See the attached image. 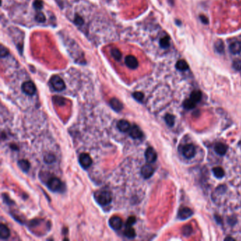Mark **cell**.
Segmentation results:
<instances>
[{"instance_id": "6da1fadb", "label": "cell", "mask_w": 241, "mask_h": 241, "mask_svg": "<svg viewBox=\"0 0 241 241\" xmlns=\"http://www.w3.org/2000/svg\"><path fill=\"white\" fill-rule=\"evenodd\" d=\"M97 202L101 206H106L112 202V197L111 192L108 190H100L95 194Z\"/></svg>"}, {"instance_id": "7a4b0ae2", "label": "cell", "mask_w": 241, "mask_h": 241, "mask_svg": "<svg viewBox=\"0 0 241 241\" xmlns=\"http://www.w3.org/2000/svg\"><path fill=\"white\" fill-rule=\"evenodd\" d=\"M50 83H51L53 88L55 91H62L66 88L65 83L64 82L62 79H61L60 76H57V75H55V76H52L51 77Z\"/></svg>"}, {"instance_id": "3957f363", "label": "cell", "mask_w": 241, "mask_h": 241, "mask_svg": "<svg viewBox=\"0 0 241 241\" xmlns=\"http://www.w3.org/2000/svg\"><path fill=\"white\" fill-rule=\"evenodd\" d=\"M47 186L52 192H60L62 190V183L57 178H51L47 183Z\"/></svg>"}, {"instance_id": "277c9868", "label": "cell", "mask_w": 241, "mask_h": 241, "mask_svg": "<svg viewBox=\"0 0 241 241\" xmlns=\"http://www.w3.org/2000/svg\"><path fill=\"white\" fill-rule=\"evenodd\" d=\"M22 91L24 93L28 96H33L36 93V86L32 81H26L22 84Z\"/></svg>"}, {"instance_id": "5b68a950", "label": "cell", "mask_w": 241, "mask_h": 241, "mask_svg": "<svg viewBox=\"0 0 241 241\" xmlns=\"http://www.w3.org/2000/svg\"><path fill=\"white\" fill-rule=\"evenodd\" d=\"M79 163L81 167L84 169H87L92 164V159L91 156L86 153H83L79 156Z\"/></svg>"}, {"instance_id": "8992f818", "label": "cell", "mask_w": 241, "mask_h": 241, "mask_svg": "<svg viewBox=\"0 0 241 241\" xmlns=\"http://www.w3.org/2000/svg\"><path fill=\"white\" fill-rule=\"evenodd\" d=\"M183 156L187 159H192L195 155V148L193 144H187L183 148Z\"/></svg>"}, {"instance_id": "52a82bcc", "label": "cell", "mask_w": 241, "mask_h": 241, "mask_svg": "<svg viewBox=\"0 0 241 241\" xmlns=\"http://www.w3.org/2000/svg\"><path fill=\"white\" fill-rule=\"evenodd\" d=\"M122 224V220L121 218L118 217V216H112L109 220L110 226H111L112 229L116 230V231H117V230H120L121 229Z\"/></svg>"}, {"instance_id": "ba28073f", "label": "cell", "mask_w": 241, "mask_h": 241, "mask_svg": "<svg viewBox=\"0 0 241 241\" xmlns=\"http://www.w3.org/2000/svg\"><path fill=\"white\" fill-rule=\"evenodd\" d=\"M145 159L148 163H152L157 159V154L152 147H149L145 151Z\"/></svg>"}, {"instance_id": "9c48e42d", "label": "cell", "mask_w": 241, "mask_h": 241, "mask_svg": "<svg viewBox=\"0 0 241 241\" xmlns=\"http://www.w3.org/2000/svg\"><path fill=\"white\" fill-rule=\"evenodd\" d=\"M125 65H127V67L132 69H135L138 67L139 62L137 59L133 55H127L125 57Z\"/></svg>"}, {"instance_id": "30bf717a", "label": "cell", "mask_w": 241, "mask_h": 241, "mask_svg": "<svg viewBox=\"0 0 241 241\" xmlns=\"http://www.w3.org/2000/svg\"><path fill=\"white\" fill-rule=\"evenodd\" d=\"M130 135L132 138L138 139H141L143 136V132L142 131L140 130L137 125H134L132 127H131L130 130Z\"/></svg>"}, {"instance_id": "8fae6325", "label": "cell", "mask_w": 241, "mask_h": 241, "mask_svg": "<svg viewBox=\"0 0 241 241\" xmlns=\"http://www.w3.org/2000/svg\"><path fill=\"white\" fill-rule=\"evenodd\" d=\"M154 173V168L149 164L144 165V166L141 168V173L144 178L148 179L149 178H151V177L153 175Z\"/></svg>"}, {"instance_id": "7c38bea8", "label": "cell", "mask_w": 241, "mask_h": 241, "mask_svg": "<svg viewBox=\"0 0 241 241\" xmlns=\"http://www.w3.org/2000/svg\"><path fill=\"white\" fill-rule=\"evenodd\" d=\"M193 214L192 211L188 207H183L180 209L178 212V217L181 220H184L189 217H191Z\"/></svg>"}, {"instance_id": "4fadbf2b", "label": "cell", "mask_w": 241, "mask_h": 241, "mask_svg": "<svg viewBox=\"0 0 241 241\" xmlns=\"http://www.w3.org/2000/svg\"><path fill=\"white\" fill-rule=\"evenodd\" d=\"M117 127L122 132H126L129 131L131 128L130 122L125 120H120L117 123Z\"/></svg>"}, {"instance_id": "5bb4252c", "label": "cell", "mask_w": 241, "mask_h": 241, "mask_svg": "<svg viewBox=\"0 0 241 241\" xmlns=\"http://www.w3.org/2000/svg\"><path fill=\"white\" fill-rule=\"evenodd\" d=\"M110 105H111V108L116 112L121 111L123 108L122 103L120 102L117 98H113L110 101Z\"/></svg>"}, {"instance_id": "9a60e30c", "label": "cell", "mask_w": 241, "mask_h": 241, "mask_svg": "<svg viewBox=\"0 0 241 241\" xmlns=\"http://www.w3.org/2000/svg\"><path fill=\"white\" fill-rule=\"evenodd\" d=\"M229 50L234 55L240 54L241 52V41L232 42L229 46Z\"/></svg>"}, {"instance_id": "2e32d148", "label": "cell", "mask_w": 241, "mask_h": 241, "mask_svg": "<svg viewBox=\"0 0 241 241\" xmlns=\"http://www.w3.org/2000/svg\"><path fill=\"white\" fill-rule=\"evenodd\" d=\"M228 147L226 145H225L224 144L219 142L216 144L215 146H214V151H216V154H218L220 156H224L226 154Z\"/></svg>"}, {"instance_id": "e0dca14e", "label": "cell", "mask_w": 241, "mask_h": 241, "mask_svg": "<svg viewBox=\"0 0 241 241\" xmlns=\"http://www.w3.org/2000/svg\"><path fill=\"white\" fill-rule=\"evenodd\" d=\"M10 235V231L7 226L2 224L0 225V238L2 239H7Z\"/></svg>"}, {"instance_id": "ac0fdd59", "label": "cell", "mask_w": 241, "mask_h": 241, "mask_svg": "<svg viewBox=\"0 0 241 241\" xmlns=\"http://www.w3.org/2000/svg\"><path fill=\"white\" fill-rule=\"evenodd\" d=\"M18 167H19L25 173H27L29 170V169H30V167H31L30 163H29L27 160H25V159L18 160Z\"/></svg>"}, {"instance_id": "d6986e66", "label": "cell", "mask_w": 241, "mask_h": 241, "mask_svg": "<svg viewBox=\"0 0 241 241\" xmlns=\"http://www.w3.org/2000/svg\"><path fill=\"white\" fill-rule=\"evenodd\" d=\"M175 67L179 71H187V69H189V65L184 60H180L177 61Z\"/></svg>"}, {"instance_id": "ffe728a7", "label": "cell", "mask_w": 241, "mask_h": 241, "mask_svg": "<svg viewBox=\"0 0 241 241\" xmlns=\"http://www.w3.org/2000/svg\"><path fill=\"white\" fill-rule=\"evenodd\" d=\"M124 235L128 238H134L136 236V233L134 229L132 227H126V229L124 232Z\"/></svg>"}, {"instance_id": "44dd1931", "label": "cell", "mask_w": 241, "mask_h": 241, "mask_svg": "<svg viewBox=\"0 0 241 241\" xmlns=\"http://www.w3.org/2000/svg\"><path fill=\"white\" fill-rule=\"evenodd\" d=\"M201 98H202V93L199 91H194L190 95V99H192L195 103L199 102Z\"/></svg>"}, {"instance_id": "7402d4cb", "label": "cell", "mask_w": 241, "mask_h": 241, "mask_svg": "<svg viewBox=\"0 0 241 241\" xmlns=\"http://www.w3.org/2000/svg\"><path fill=\"white\" fill-rule=\"evenodd\" d=\"M160 46L162 48H164V49H166V48L169 47L170 46V37L168 36H165L162 37L161 39L160 40L159 42Z\"/></svg>"}, {"instance_id": "603a6c76", "label": "cell", "mask_w": 241, "mask_h": 241, "mask_svg": "<svg viewBox=\"0 0 241 241\" xmlns=\"http://www.w3.org/2000/svg\"><path fill=\"white\" fill-rule=\"evenodd\" d=\"M214 176L217 178H222L224 176V170L221 167H215L213 168Z\"/></svg>"}, {"instance_id": "cb8c5ba5", "label": "cell", "mask_w": 241, "mask_h": 241, "mask_svg": "<svg viewBox=\"0 0 241 241\" xmlns=\"http://www.w3.org/2000/svg\"><path fill=\"white\" fill-rule=\"evenodd\" d=\"M214 47H215L216 51L218 53H220V54H222L224 52V42L221 41V40H219V41H216L215 45H214Z\"/></svg>"}, {"instance_id": "d4e9b609", "label": "cell", "mask_w": 241, "mask_h": 241, "mask_svg": "<svg viewBox=\"0 0 241 241\" xmlns=\"http://www.w3.org/2000/svg\"><path fill=\"white\" fill-rule=\"evenodd\" d=\"M111 55L115 60L117 61H120L122 58V53L117 48H112L111 50Z\"/></svg>"}, {"instance_id": "484cf974", "label": "cell", "mask_w": 241, "mask_h": 241, "mask_svg": "<svg viewBox=\"0 0 241 241\" xmlns=\"http://www.w3.org/2000/svg\"><path fill=\"white\" fill-rule=\"evenodd\" d=\"M195 104L196 103L194 102L192 99H187L184 101L183 103V106L184 107V108H186L187 110H191L193 109L195 107Z\"/></svg>"}, {"instance_id": "4316f807", "label": "cell", "mask_w": 241, "mask_h": 241, "mask_svg": "<svg viewBox=\"0 0 241 241\" xmlns=\"http://www.w3.org/2000/svg\"><path fill=\"white\" fill-rule=\"evenodd\" d=\"M165 121L167 123V125L170 127H173L175 123V117L170 114H167L165 116Z\"/></svg>"}, {"instance_id": "83f0119b", "label": "cell", "mask_w": 241, "mask_h": 241, "mask_svg": "<svg viewBox=\"0 0 241 241\" xmlns=\"http://www.w3.org/2000/svg\"><path fill=\"white\" fill-rule=\"evenodd\" d=\"M44 160L46 163L50 164V163H52L55 161V156L51 154H47L46 156L44 157Z\"/></svg>"}, {"instance_id": "f1b7e54d", "label": "cell", "mask_w": 241, "mask_h": 241, "mask_svg": "<svg viewBox=\"0 0 241 241\" xmlns=\"http://www.w3.org/2000/svg\"><path fill=\"white\" fill-rule=\"evenodd\" d=\"M35 19L39 23H43L45 21V16L44 15L43 13L38 12L37 13L36 17H35Z\"/></svg>"}, {"instance_id": "f546056e", "label": "cell", "mask_w": 241, "mask_h": 241, "mask_svg": "<svg viewBox=\"0 0 241 241\" xmlns=\"http://www.w3.org/2000/svg\"><path fill=\"white\" fill-rule=\"evenodd\" d=\"M133 97L135 98L136 101H139V102H141L143 101V99L144 98V95L143 93L139 92V91H136L132 94Z\"/></svg>"}, {"instance_id": "4dcf8cb0", "label": "cell", "mask_w": 241, "mask_h": 241, "mask_svg": "<svg viewBox=\"0 0 241 241\" xmlns=\"http://www.w3.org/2000/svg\"><path fill=\"white\" fill-rule=\"evenodd\" d=\"M233 67L237 71L241 70V60L240 59H237L233 61Z\"/></svg>"}, {"instance_id": "1f68e13d", "label": "cell", "mask_w": 241, "mask_h": 241, "mask_svg": "<svg viewBox=\"0 0 241 241\" xmlns=\"http://www.w3.org/2000/svg\"><path fill=\"white\" fill-rule=\"evenodd\" d=\"M135 222H136V219L135 216H130V217L128 218L127 221H126L125 226L126 227H132L133 225L135 224Z\"/></svg>"}, {"instance_id": "d6a6232c", "label": "cell", "mask_w": 241, "mask_h": 241, "mask_svg": "<svg viewBox=\"0 0 241 241\" xmlns=\"http://www.w3.org/2000/svg\"><path fill=\"white\" fill-rule=\"evenodd\" d=\"M33 7L37 10H41L43 7V2L41 0H36L33 3Z\"/></svg>"}, {"instance_id": "836d02e7", "label": "cell", "mask_w": 241, "mask_h": 241, "mask_svg": "<svg viewBox=\"0 0 241 241\" xmlns=\"http://www.w3.org/2000/svg\"><path fill=\"white\" fill-rule=\"evenodd\" d=\"M192 231V229L190 226H185L183 227V234L184 235H186V236H188V235L191 234Z\"/></svg>"}, {"instance_id": "e575fe53", "label": "cell", "mask_w": 241, "mask_h": 241, "mask_svg": "<svg viewBox=\"0 0 241 241\" xmlns=\"http://www.w3.org/2000/svg\"><path fill=\"white\" fill-rule=\"evenodd\" d=\"M84 19L81 17H79V16L78 15H76V17H75V18H74V23L76 24L77 26H81L84 24Z\"/></svg>"}, {"instance_id": "d590c367", "label": "cell", "mask_w": 241, "mask_h": 241, "mask_svg": "<svg viewBox=\"0 0 241 241\" xmlns=\"http://www.w3.org/2000/svg\"><path fill=\"white\" fill-rule=\"evenodd\" d=\"M0 52H1V57H2V58L7 57V56L9 55V51H8V50L7 49L6 47H4L3 45H2L1 46V50H0Z\"/></svg>"}, {"instance_id": "8d00e7d4", "label": "cell", "mask_w": 241, "mask_h": 241, "mask_svg": "<svg viewBox=\"0 0 241 241\" xmlns=\"http://www.w3.org/2000/svg\"><path fill=\"white\" fill-rule=\"evenodd\" d=\"M199 18H200L201 21H202V22L203 23H204V24H208V23H209L208 18H207V17H206L205 16H204V15H201L200 17H199Z\"/></svg>"}, {"instance_id": "74e56055", "label": "cell", "mask_w": 241, "mask_h": 241, "mask_svg": "<svg viewBox=\"0 0 241 241\" xmlns=\"http://www.w3.org/2000/svg\"><path fill=\"white\" fill-rule=\"evenodd\" d=\"M225 240H234V238H225Z\"/></svg>"}, {"instance_id": "f35d334b", "label": "cell", "mask_w": 241, "mask_h": 241, "mask_svg": "<svg viewBox=\"0 0 241 241\" xmlns=\"http://www.w3.org/2000/svg\"><path fill=\"white\" fill-rule=\"evenodd\" d=\"M169 2H170L171 5H173V0H169Z\"/></svg>"}, {"instance_id": "ab89813d", "label": "cell", "mask_w": 241, "mask_h": 241, "mask_svg": "<svg viewBox=\"0 0 241 241\" xmlns=\"http://www.w3.org/2000/svg\"><path fill=\"white\" fill-rule=\"evenodd\" d=\"M240 145H241V141H240Z\"/></svg>"}]
</instances>
